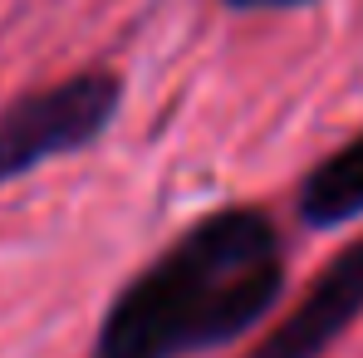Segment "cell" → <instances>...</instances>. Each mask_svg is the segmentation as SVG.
Returning <instances> with one entry per match:
<instances>
[{"mask_svg":"<svg viewBox=\"0 0 363 358\" xmlns=\"http://www.w3.org/2000/svg\"><path fill=\"white\" fill-rule=\"evenodd\" d=\"M226 10H241V15H275V10H304V5H319V0H216Z\"/></svg>","mask_w":363,"mask_h":358,"instance_id":"5b68a950","label":"cell"},{"mask_svg":"<svg viewBox=\"0 0 363 358\" xmlns=\"http://www.w3.org/2000/svg\"><path fill=\"white\" fill-rule=\"evenodd\" d=\"M285 295V240L270 211L221 206L152 255L94 334L89 358H191L245 339Z\"/></svg>","mask_w":363,"mask_h":358,"instance_id":"6da1fadb","label":"cell"},{"mask_svg":"<svg viewBox=\"0 0 363 358\" xmlns=\"http://www.w3.org/2000/svg\"><path fill=\"white\" fill-rule=\"evenodd\" d=\"M363 314V236L344 245L304 299L250 349L245 358H324L329 344Z\"/></svg>","mask_w":363,"mask_h":358,"instance_id":"3957f363","label":"cell"},{"mask_svg":"<svg viewBox=\"0 0 363 358\" xmlns=\"http://www.w3.org/2000/svg\"><path fill=\"white\" fill-rule=\"evenodd\" d=\"M123 113V79L108 69L69 74L50 89H30L0 108V186L30 177L45 162L94 147Z\"/></svg>","mask_w":363,"mask_h":358,"instance_id":"7a4b0ae2","label":"cell"},{"mask_svg":"<svg viewBox=\"0 0 363 358\" xmlns=\"http://www.w3.org/2000/svg\"><path fill=\"white\" fill-rule=\"evenodd\" d=\"M295 211L309 231H339L363 216V133L304 172Z\"/></svg>","mask_w":363,"mask_h":358,"instance_id":"277c9868","label":"cell"}]
</instances>
